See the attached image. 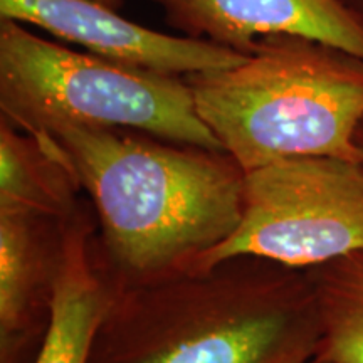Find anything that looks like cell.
Returning <instances> with one entry per match:
<instances>
[{
  "label": "cell",
  "instance_id": "9c48e42d",
  "mask_svg": "<svg viewBox=\"0 0 363 363\" xmlns=\"http://www.w3.org/2000/svg\"><path fill=\"white\" fill-rule=\"evenodd\" d=\"M311 269L320 331L315 357L333 363H363V251Z\"/></svg>",
  "mask_w": 363,
  "mask_h": 363
},
{
  "label": "cell",
  "instance_id": "7c38bea8",
  "mask_svg": "<svg viewBox=\"0 0 363 363\" xmlns=\"http://www.w3.org/2000/svg\"><path fill=\"white\" fill-rule=\"evenodd\" d=\"M342 2L347 4V6H350L352 9H355L357 12L363 13V0H342Z\"/></svg>",
  "mask_w": 363,
  "mask_h": 363
},
{
  "label": "cell",
  "instance_id": "4fadbf2b",
  "mask_svg": "<svg viewBox=\"0 0 363 363\" xmlns=\"http://www.w3.org/2000/svg\"><path fill=\"white\" fill-rule=\"evenodd\" d=\"M357 145H358V148H360V152L363 155V120H362V123L357 130Z\"/></svg>",
  "mask_w": 363,
  "mask_h": 363
},
{
  "label": "cell",
  "instance_id": "8992f818",
  "mask_svg": "<svg viewBox=\"0 0 363 363\" xmlns=\"http://www.w3.org/2000/svg\"><path fill=\"white\" fill-rule=\"evenodd\" d=\"M0 19L48 30L108 61L172 76L227 69L247 57L206 39L135 24L98 0H0Z\"/></svg>",
  "mask_w": 363,
  "mask_h": 363
},
{
  "label": "cell",
  "instance_id": "7a4b0ae2",
  "mask_svg": "<svg viewBox=\"0 0 363 363\" xmlns=\"http://www.w3.org/2000/svg\"><path fill=\"white\" fill-rule=\"evenodd\" d=\"M185 79L199 116L244 172L289 157L363 163V59L343 49L264 35L239 65Z\"/></svg>",
  "mask_w": 363,
  "mask_h": 363
},
{
  "label": "cell",
  "instance_id": "5b68a950",
  "mask_svg": "<svg viewBox=\"0 0 363 363\" xmlns=\"http://www.w3.org/2000/svg\"><path fill=\"white\" fill-rule=\"evenodd\" d=\"M363 251V163L289 157L244 174L242 217L192 262L211 272L235 257L316 267Z\"/></svg>",
  "mask_w": 363,
  "mask_h": 363
},
{
  "label": "cell",
  "instance_id": "9a60e30c",
  "mask_svg": "<svg viewBox=\"0 0 363 363\" xmlns=\"http://www.w3.org/2000/svg\"><path fill=\"white\" fill-rule=\"evenodd\" d=\"M298 363H333V362H326V360H321V358H318V357H311V358H308V360H303Z\"/></svg>",
  "mask_w": 363,
  "mask_h": 363
},
{
  "label": "cell",
  "instance_id": "3957f363",
  "mask_svg": "<svg viewBox=\"0 0 363 363\" xmlns=\"http://www.w3.org/2000/svg\"><path fill=\"white\" fill-rule=\"evenodd\" d=\"M108 311L88 363H298L315 357L310 281L225 276L167 284Z\"/></svg>",
  "mask_w": 363,
  "mask_h": 363
},
{
  "label": "cell",
  "instance_id": "5bb4252c",
  "mask_svg": "<svg viewBox=\"0 0 363 363\" xmlns=\"http://www.w3.org/2000/svg\"><path fill=\"white\" fill-rule=\"evenodd\" d=\"M98 2H101V4H104V6H108L111 9H118V7L123 6V0H98Z\"/></svg>",
  "mask_w": 363,
  "mask_h": 363
},
{
  "label": "cell",
  "instance_id": "52a82bcc",
  "mask_svg": "<svg viewBox=\"0 0 363 363\" xmlns=\"http://www.w3.org/2000/svg\"><path fill=\"white\" fill-rule=\"evenodd\" d=\"M187 38L251 54L259 38L289 34L363 59V13L342 0H148Z\"/></svg>",
  "mask_w": 363,
  "mask_h": 363
},
{
  "label": "cell",
  "instance_id": "277c9868",
  "mask_svg": "<svg viewBox=\"0 0 363 363\" xmlns=\"http://www.w3.org/2000/svg\"><path fill=\"white\" fill-rule=\"evenodd\" d=\"M0 19L2 120L30 135L62 126L125 128L224 152L195 110L185 76L160 74L72 51Z\"/></svg>",
  "mask_w": 363,
  "mask_h": 363
},
{
  "label": "cell",
  "instance_id": "6da1fadb",
  "mask_svg": "<svg viewBox=\"0 0 363 363\" xmlns=\"http://www.w3.org/2000/svg\"><path fill=\"white\" fill-rule=\"evenodd\" d=\"M34 136L88 190L113 257L131 272L194 262L242 217L246 172L227 152L125 128L62 126Z\"/></svg>",
  "mask_w": 363,
  "mask_h": 363
},
{
  "label": "cell",
  "instance_id": "8fae6325",
  "mask_svg": "<svg viewBox=\"0 0 363 363\" xmlns=\"http://www.w3.org/2000/svg\"><path fill=\"white\" fill-rule=\"evenodd\" d=\"M65 167L34 135L2 120L0 126V206L26 207L39 214L59 211L62 192L45 175Z\"/></svg>",
  "mask_w": 363,
  "mask_h": 363
},
{
  "label": "cell",
  "instance_id": "ba28073f",
  "mask_svg": "<svg viewBox=\"0 0 363 363\" xmlns=\"http://www.w3.org/2000/svg\"><path fill=\"white\" fill-rule=\"evenodd\" d=\"M89 261L84 227L66 230L51 283L49 323L34 363H88L99 326L110 311Z\"/></svg>",
  "mask_w": 363,
  "mask_h": 363
},
{
  "label": "cell",
  "instance_id": "30bf717a",
  "mask_svg": "<svg viewBox=\"0 0 363 363\" xmlns=\"http://www.w3.org/2000/svg\"><path fill=\"white\" fill-rule=\"evenodd\" d=\"M39 212L0 206V338L2 363H11L29 320L39 276L34 219Z\"/></svg>",
  "mask_w": 363,
  "mask_h": 363
}]
</instances>
